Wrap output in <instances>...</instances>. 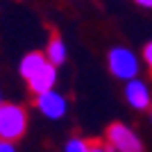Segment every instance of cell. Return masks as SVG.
I'll use <instances>...</instances> for the list:
<instances>
[{"instance_id":"10","label":"cell","mask_w":152,"mask_h":152,"mask_svg":"<svg viewBox=\"0 0 152 152\" xmlns=\"http://www.w3.org/2000/svg\"><path fill=\"white\" fill-rule=\"evenodd\" d=\"M139 7H143V9H152V0H134Z\"/></svg>"},{"instance_id":"9","label":"cell","mask_w":152,"mask_h":152,"mask_svg":"<svg viewBox=\"0 0 152 152\" xmlns=\"http://www.w3.org/2000/svg\"><path fill=\"white\" fill-rule=\"evenodd\" d=\"M14 150H16V143H14V141L0 139V152H14Z\"/></svg>"},{"instance_id":"4","label":"cell","mask_w":152,"mask_h":152,"mask_svg":"<svg viewBox=\"0 0 152 152\" xmlns=\"http://www.w3.org/2000/svg\"><path fill=\"white\" fill-rule=\"evenodd\" d=\"M104 141H107L109 150L116 152H141L143 150V141L132 127H127L125 123H111L104 132Z\"/></svg>"},{"instance_id":"1","label":"cell","mask_w":152,"mask_h":152,"mask_svg":"<svg viewBox=\"0 0 152 152\" xmlns=\"http://www.w3.org/2000/svg\"><path fill=\"white\" fill-rule=\"evenodd\" d=\"M57 68L50 59L45 57V52H27L25 57L20 59L18 64V73L20 77L27 82V89L32 93H43L48 89H55V84H57Z\"/></svg>"},{"instance_id":"6","label":"cell","mask_w":152,"mask_h":152,"mask_svg":"<svg viewBox=\"0 0 152 152\" xmlns=\"http://www.w3.org/2000/svg\"><path fill=\"white\" fill-rule=\"evenodd\" d=\"M125 100L127 104L136 111H145V109L152 107V93H150V86H148L139 75L127 80L125 82Z\"/></svg>"},{"instance_id":"8","label":"cell","mask_w":152,"mask_h":152,"mask_svg":"<svg viewBox=\"0 0 152 152\" xmlns=\"http://www.w3.org/2000/svg\"><path fill=\"white\" fill-rule=\"evenodd\" d=\"M143 61H145V66L152 70V41H148V43L143 45Z\"/></svg>"},{"instance_id":"2","label":"cell","mask_w":152,"mask_h":152,"mask_svg":"<svg viewBox=\"0 0 152 152\" xmlns=\"http://www.w3.org/2000/svg\"><path fill=\"white\" fill-rule=\"evenodd\" d=\"M27 132V111L16 102H0V139L18 143Z\"/></svg>"},{"instance_id":"7","label":"cell","mask_w":152,"mask_h":152,"mask_svg":"<svg viewBox=\"0 0 152 152\" xmlns=\"http://www.w3.org/2000/svg\"><path fill=\"white\" fill-rule=\"evenodd\" d=\"M43 52L55 66H64V64H66V57H68V48H66V43H64V39L59 37V34H50Z\"/></svg>"},{"instance_id":"3","label":"cell","mask_w":152,"mask_h":152,"mask_svg":"<svg viewBox=\"0 0 152 152\" xmlns=\"http://www.w3.org/2000/svg\"><path fill=\"white\" fill-rule=\"evenodd\" d=\"M107 66H109V73L116 77V80H132V77L139 75L141 70V59L139 55L125 45H114L111 50L107 52Z\"/></svg>"},{"instance_id":"11","label":"cell","mask_w":152,"mask_h":152,"mask_svg":"<svg viewBox=\"0 0 152 152\" xmlns=\"http://www.w3.org/2000/svg\"><path fill=\"white\" fill-rule=\"evenodd\" d=\"M0 102H2V91H0Z\"/></svg>"},{"instance_id":"5","label":"cell","mask_w":152,"mask_h":152,"mask_svg":"<svg viewBox=\"0 0 152 152\" xmlns=\"http://www.w3.org/2000/svg\"><path fill=\"white\" fill-rule=\"evenodd\" d=\"M34 104H37L39 114L45 116L48 121H59V118H64L66 111H68V100H66V95H61L55 89L37 93V102H34Z\"/></svg>"}]
</instances>
